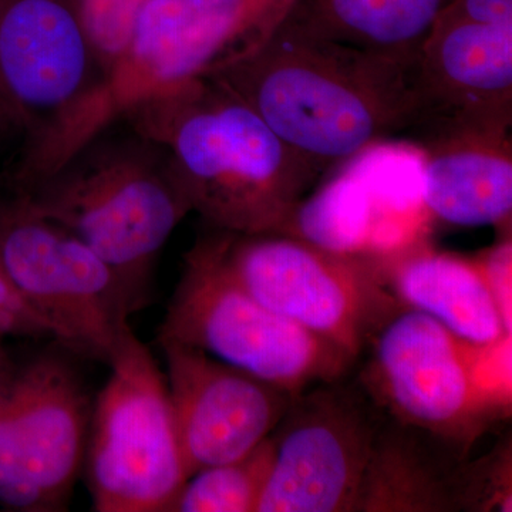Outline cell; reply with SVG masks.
Here are the masks:
<instances>
[{
  "label": "cell",
  "mask_w": 512,
  "mask_h": 512,
  "mask_svg": "<svg viewBox=\"0 0 512 512\" xmlns=\"http://www.w3.org/2000/svg\"><path fill=\"white\" fill-rule=\"evenodd\" d=\"M413 63L318 35L288 15L212 79L325 175L369 144L407 133Z\"/></svg>",
  "instance_id": "6da1fadb"
},
{
  "label": "cell",
  "mask_w": 512,
  "mask_h": 512,
  "mask_svg": "<svg viewBox=\"0 0 512 512\" xmlns=\"http://www.w3.org/2000/svg\"><path fill=\"white\" fill-rule=\"evenodd\" d=\"M119 123L167 151L191 212L221 231L278 234L322 177L212 77L151 97Z\"/></svg>",
  "instance_id": "7a4b0ae2"
},
{
  "label": "cell",
  "mask_w": 512,
  "mask_h": 512,
  "mask_svg": "<svg viewBox=\"0 0 512 512\" xmlns=\"http://www.w3.org/2000/svg\"><path fill=\"white\" fill-rule=\"evenodd\" d=\"M12 195L107 262L136 312L151 301L158 255L191 212L167 151L124 123Z\"/></svg>",
  "instance_id": "3957f363"
},
{
  "label": "cell",
  "mask_w": 512,
  "mask_h": 512,
  "mask_svg": "<svg viewBox=\"0 0 512 512\" xmlns=\"http://www.w3.org/2000/svg\"><path fill=\"white\" fill-rule=\"evenodd\" d=\"M296 0H147L123 52L40 154L49 173L151 97L217 76L255 52Z\"/></svg>",
  "instance_id": "277c9868"
},
{
  "label": "cell",
  "mask_w": 512,
  "mask_h": 512,
  "mask_svg": "<svg viewBox=\"0 0 512 512\" xmlns=\"http://www.w3.org/2000/svg\"><path fill=\"white\" fill-rule=\"evenodd\" d=\"M511 339L477 345L400 306L370 339L360 384L387 416L470 451L510 417Z\"/></svg>",
  "instance_id": "5b68a950"
},
{
  "label": "cell",
  "mask_w": 512,
  "mask_h": 512,
  "mask_svg": "<svg viewBox=\"0 0 512 512\" xmlns=\"http://www.w3.org/2000/svg\"><path fill=\"white\" fill-rule=\"evenodd\" d=\"M204 235L235 284L355 360L403 306L387 286L380 262L333 254L285 234L210 228Z\"/></svg>",
  "instance_id": "8992f818"
},
{
  "label": "cell",
  "mask_w": 512,
  "mask_h": 512,
  "mask_svg": "<svg viewBox=\"0 0 512 512\" xmlns=\"http://www.w3.org/2000/svg\"><path fill=\"white\" fill-rule=\"evenodd\" d=\"M157 339L200 349L291 394L342 379L356 363L235 284L205 235L184 256Z\"/></svg>",
  "instance_id": "52a82bcc"
},
{
  "label": "cell",
  "mask_w": 512,
  "mask_h": 512,
  "mask_svg": "<svg viewBox=\"0 0 512 512\" xmlns=\"http://www.w3.org/2000/svg\"><path fill=\"white\" fill-rule=\"evenodd\" d=\"M90 414L86 476L97 512H170L188 480L167 377L133 329Z\"/></svg>",
  "instance_id": "ba28073f"
},
{
  "label": "cell",
  "mask_w": 512,
  "mask_h": 512,
  "mask_svg": "<svg viewBox=\"0 0 512 512\" xmlns=\"http://www.w3.org/2000/svg\"><path fill=\"white\" fill-rule=\"evenodd\" d=\"M0 262L60 346L109 365L136 309L107 262L16 195L0 202Z\"/></svg>",
  "instance_id": "9c48e42d"
},
{
  "label": "cell",
  "mask_w": 512,
  "mask_h": 512,
  "mask_svg": "<svg viewBox=\"0 0 512 512\" xmlns=\"http://www.w3.org/2000/svg\"><path fill=\"white\" fill-rule=\"evenodd\" d=\"M326 174L278 234L380 264L430 242L436 221L424 200V151L417 141L383 138Z\"/></svg>",
  "instance_id": "30bf717a"
},
{
  "label": "cell",
  "mask_w": 512,
  "mask_h": 512,
  "mask_svg": "<svg viewBox=\"0 0 512 512\" xmlns=\"http://www.w3.org/2000/svg\"><path fill=\"white\" fill-rule=\"evenodd\" d=\"M346 377L293 396L256 512L356 511L383 412Z\"/></svg>",
  "instance_id": "8fae6325"
},
{
  "label": "cell",
  "mask_w": 512,
  "mask_h": 512,
  "mask_svg": "<svg viewBox=\"0 0 512 512\" xmlns=\"http://www.w3.org/2000/svg\"><path fill=\"white\" fill-rule=\"evenodd\" d=\"M92 406L76 370L42 355L0 384V508L69 507L86 457Z\"/></svg>",
  "instance_id": "7c38bea8"
},
{
  "label": "cell",
  "mask_w": 512,
  "mask_h": 512,
  "mask_svg": "<svg viewBox=\"0 0 512 512\" xmlns=\"http://www.w3.org/2000/svg\"><path fill=\"white\" fill-rule=\"evenodd\" d=\"M101 77L72 0H0V96L23 136L18 163L46 148Z\"/></svg>",
  "instance_id": "4fadbf2b"
},
{
  "label": "cell",
  "mask_w": 512,
  "mask_h": 512,
  "mask_svg": "<svg viewBox=\"0 0 512 512\" xmlns=\"http://www.w3.org/2000/svg\"><path fill=\"white\" fill-rule=\"evenodd\" d=\"M512 28L436 20L413 63L412 140L511 133Z\"/></svg>",
  "instance_id": "5bb4252c"
},
{
  "label": "cell",
  "mask_w": 512,
  "mask_h": 512,
  "mask_svg": "<svg viewBox=\"0 0 512 512\" xmlns=\"http://www.w3.org/2000/svg\"><path fill=\"white\" fill-rule=\"evenodd\" d=\"M157 342L188 477L248 456L274 433L296 396L200 349Z\"/></svg>",
  "instance_id": "9a60e30c"
},
{
  "label": "cell",
  "mask_w": 512,
  "mask_h": 512,
  "mask_svg": "<svg viewBox=\"0 0 512 512\" xmlns=\"http://www.w3.org/2000/svg\"><path fill=\"white\" fill-rule=\"evenodd\" d=\"M467 454L383 413L355 512L468 511Z\"/></svg>",
  "instance_id": "2e32d148"
},
{
  "label": "cell",
  "mask_w": 512,
  "mask_h": 512,
  "mask_svg": "<svg viewBox=\"0 0 512 512\" xmlns=\"http://www.w3.org/2000/svg\"><path fill=\"white\" fill-rule=\"evenodd\" d=\"M424 200L434 221L511 232V133H464L419 143Z\"/></svg>",
  "instance_id": "e0dca14e"
},
{
  "label": "cell",
  "mask_w": 512,
  "mask_h": 512,
  "mask_svg": "<svg viewBox=\"0 0 512 512\" xmlns=\"http://www.w3.org/2000/svg\"><path fill=\"white\" fill-rule=\"evenodd\" d=\"M382 265L400 305L430 316L458 338L488 345L511 336L476 256L439 251L427 242Z\"/></svg>",
  "instance_id": "ac0fdd59"
},
{
  "label": "cell",
  "mask_w": 512,
  "mask_h": 512,
  "mask_svg": "<svg viewBox=\"0 0 512 512\" xmlns=\"http://www.w3.org/2000/svg\"><path fill=\"white\" fill-rule=\"evenodd\" d=\"M451 0H296L289 18L318 35L413 62Z\"/></svg>",
  "instance_id": "d6986e66"
},
{
  "label": "cell",
  "mask_w": 512,
  "mask_h": 512,
  "mask_svg": "<svg viewBox=\"0 0 512 512\" xmlns=\"http://www.w3.org/2000/svg\"><path fill=\"white\" fill-rule=\"evenodd\" d=\"M274 460L269 436L248 456L192 474L170 512H256Z\"/></svg>",
  "instance_id": "ffe728a7"
},
{
  "label": "cell",
  "mask_w": 512,
  "mask_h": 512,
  "mask_svg": "<svg viewBox=\"0 0 512 512\" xmlns=\"http://www.w3.org/2000/svg\"><path fill=\"white\" fill-rule=\"evenodd\" d=\"M146 2L147 0H72L103 76L123 52L138 13Z\"/></svg>",
  "instance_id": "44dd1931"
},
{
  "label": "cell",
  "mask_w": 512,
  "mask_h": 512,
  "mask_svg": "<svg viewBox=\"0 0 512 512\" xmlns=\"http://www.w3.org/2000/svg\"><path fill=\"white\" fill-rule=\"evenodd\" d=\"M0 335L15 338L53 339L49 323L20 295L0 262Z\"/></svg>",
  "instance_id": "7402d4cb"
},
{
  "label": "cell",
  "mask_w": 512,
  "mask_h": 512,
  "mask_svg": "<svg viewBox=\"0 0 512 512\" xmlns=\"http://www.w3.org/2000/svg\"><path fill=\"white\" fill-rule=\"evenodd\" d=\"M478 265L501 318L505 330L512 335V239L511 232H501V237L490 248L478 252Z\"/></svg>",
  "instance_id": "603a6c76"
},
{
  "label": "cell",
  "mask_w": 512,
  "mask_h": 512,
  "mask_svg": "<svg viewBox=\"0 0 512 512\" xmlns=\"http://www.w3.org/2000/svg\"><path fill=\"white\" fill-rule=\"evenodd\" d=\"M437 20L512 28V0H451Z\"/></svg>",
  "instance_id": "cb8c5ba5"
},
{
  "label": "cell",
  "mask_w": 512,
  "mask_h": 512,
  "mask_svg": "<svg viewBox=\"0 0 512 512\" xmlns=\"http://www.w3.org/2000/svg\"><path fill=\"white\" fill-rule=\"evenodd\" d=\"M5 133H13V131L12 126H10L8 113H6L5 104H3L2 96H0V134Z\"/></svg>",
  "instance_id": "d4e9b609"
},
{
  "label": "cell",
  "mask_w": 512,
  "mask_h": 512,
  "mask_svg": "<svg viewBox=\"0 0 512 512\" xmlns=\"http://www.w3.org/2000/svg\"><path fill=\"white\" fill-rule=\"evenodd\" d=\"M3 377H2V350H0V384H2L3 382Z\"/></svg>",
  "instance_id": "484cf974"
}]
</instances>
